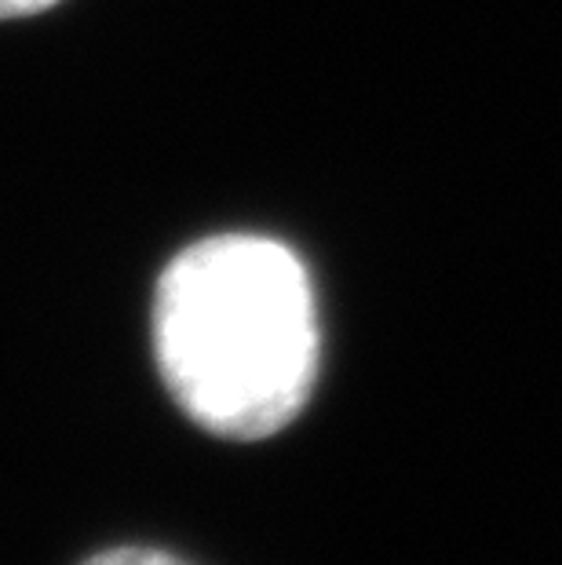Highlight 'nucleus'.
Segmentation results:
<instances>
[{
	"instance_id": "3",
	"label": "nucleus",
	"mask_w": 562,
	"mask_h": 565,
	"mask_svg": "<svg viewBox=\"0 0 562 565\" xmlns=\"http://www.w3.org/2000/svg\"><path fill=\"white\" fill-rule=\"evenodd\" d=\"M59 0H0V19H22V15H38L47 11Z\"/></svg>"
},
{
	"instance_id": "1",
	"label": "nucleus",
	"mask_w": 562,
	"mask_h": 565,
	"mask_svg": "<svg viewBox=\"0 0 562 565\" xmlns=\"http://www.w3.org/2000/svg\"><path fill=\"white\" fill-rule=\"evenodd\" d=\"M153 347L176 405L226 441L289 427L315 391L321 335L307 267L259 234L183 248L153 299Z\"/></svg>"
},
{
	"instance_id": "2",
	"label": "nucleus",
	"mask_w": 562,
	"mask_h": 565,
	"mask_svg": "<svg viewBox=\"0 0 562 565\" xmlns=\"http://www.w3.org/2000/svg\"><path fill=\"white\" fill-rule=\"evenodd\" d=\"M81 565H190V562L153 547H114V551H99V555H92Z\"/></svg>"
}]
</instances>
